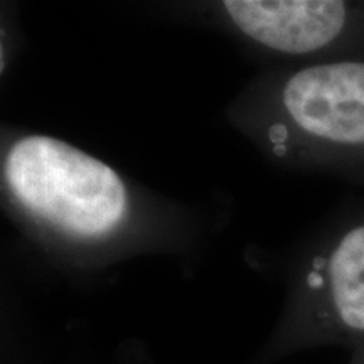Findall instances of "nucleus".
<instances>
[{
	"instance_id": "5",
	"label": "nucleus",
	"mask_w": 364,
	"mask_h": 364,
	"mask_svg": "<svg viewBox=\"0 0 364 364\" xmlns=\"http://www.w3.org/2000/svg\"><path fill=\"white\" fill-rule=\"evenodd\" d=\"M351 364H364V344L358 346L356 348V353H354Z\"/></svg>"
},
{
	"instance_id": "3",
	"label": "nucleus",
	"mask_w": 364,
	"mask_h": 364,
	"mask_svg": "<svg viewBox=\"0 0 364 364\" xmlns=\"http://www.w3.org/2000/svg\"><path fill=\"white\" fill-rule=\"evenodd\" d=\"M297 321L300 338L364 344V221L343 231L314 263Z\"/></svg>"
},
{
	"instance_id": "2",
	"label": "nucleus",
	"mask_w": 364,
	"mask_h": 364,
	"mask_svg": "<svg viewBox=\"0 0 364 364\" xmlns=\"http://www.w3.org/2000/svg\"><path fill=\"white\" fill-rule=\"evenodd\" d=\"M280 113L302 147L364 156V61L295 71L282 86Z\"/></svg>"
},
{
	"instance_id": "1",
	"label": "nucleus",
	"mask_w": 364,
	"mask_h": 364,
	"mask_svg": "<svg viewBox=\"0 0 364 364\" xmlns=\"http://www.w3.org/2000/svg\"><path fill=\"white\" fill-rule=\"evenodd\" d=\"M4 181L27 213L78 238L112 233L129 206L110 166L48 135L22 136L9 147Z\"/></svg>"
},
{
	"instance_id": "4",
	"label": "nucleus",
	"mask_w": 364,
	"mask_h": 364,
	"mask_svg": "<svg viewBox=\"0 0 364 364\" xmlns=\"http://www.w3.org/2000/svg\"><path fill=\"white\" fill-rule=\"evenodd\" d=\"M223 9L243 34L284 54L329 48L351 26V7L336 0H226Z\"/></svg>"
}]
</instances>
